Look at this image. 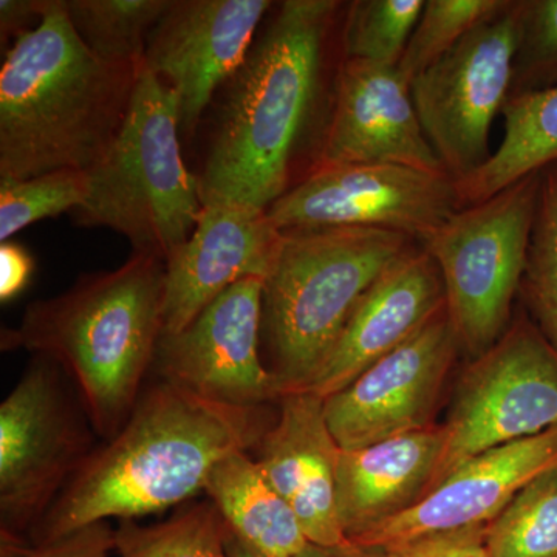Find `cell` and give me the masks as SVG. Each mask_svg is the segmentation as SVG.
<instances>
[{"instance_id": "cell-1", "label": "cell", "mask_w": 557, "mask_h": 557, "mask_svg": "<svg viewBox=\"0 0 557 557\" xmlns=\"http://www.w3.org/2000/svg\"><path fill=\"white\" fill-rule=\"evenodd\" d=\"M273 421L269 406L225 405L159 379L119 434L91 450L27 539L53 541L91 523L188 504L222 458L252 453Z\"/></svg>"}, {"instance_id": "cell-2", "label": "cell", "mask_w": 557, "mask_h": 557, "mask_svg": "<svg viewBox=\"0 0 557 557\" xmlns=\"http://www.w3.org/2000/svg\"><path fill=\"white\" fill-rule=\"evenodd\" d=\"M339 2L285 0L223 86L200 196L267 211L288 190L299 139L321 89L327 32Z\"/></svg>"}, {"instance_id": "cell-3", "label": "cell", "mask_w": 557, "mask_h": 557, "mask_svg": "<svg viewBox=\"0 0 557 557\" xmlns=\"http://www.w3.org/2000/svg\"><path fill=\"white\" fill-rule=\"evenodd\" d=\"M143 67L101 60L64 0H51L0 67V178L94 170L119 137Z\"/></svg>"}, {"instance_id": "cell-4", "label": "cell", "mask_w": 557, "mask_h": 557, "mask_svg": "<svg viewBox=\"0 0 557 557\" xmlns=\"http://www.w3.org/2000/svg\"><path fill=\"white\" fill-rule=\"evenodd\" d=\"M164 271L163 259L132 251L120 269L83 274L67 292L35 300L0 335L2 351L27 350L60 366L101 442L127 423L153 370Z\"/></svg>"}, {"instance_id": "cell-5", "label": "cell", "mask_w": 557, "mask_h": 557, "mask_svg": "<svg viewBox=\"0 0 557 557\" xmlns=\"http://www.w3.org/2000/svg\"><path fill=\"white\" fill-rule=\"evenodd\" d=\"M282 233L263 278L262 344L284 397L313 387L366 293L416 239L376 228Z\"/></svg>"}, {"instance_id": "cell-6", "label": "cell", "mask_w": 557, "mask_h": 557, "mask_svg": "<svg viewBox=\"0 0 557 557\" xmlns=\"http://www.w3.org/2000/svg\"><path fill=\"white\" fill-rule=\"evenodd\" d=\"M180 135L174 91L143 67L119 137L87 172V199L72 212L76 225L115 231L132 251L166 260L203 211L199 175L183 160Z\"/></svg>"}, {"instance_id": "cell-7", "label": "cell", "mask_w": 557, "mask_h": 557, "mask_svg": "<svg viewBox=\"0 0 557 557\" xmlns=\"http://www.w3.org/2000/svg\"><path fill=\"white\" fill-rule=\"evenodd\" d=\"M542 171L458 209L420 240L437 263L461 354L479 358L505 335L525 274Z\"/></svg>"}, {"instance_id": "cell-8", "label": "cell", "mask_w": 557, "mask_h": 557, "mask_svg": "<svg viewBox=\"0 0 557 557\" xmlns=\"http://www.w3.org/2000/svg\"><path fill=\"white\" fill-rule=\"evenodd\" d=\"M67 383L57 362L33 355L0 405V536L27 539L98 446Z\"/></svg>"}, {"instance_id": "cell-9", "label": "cell", "mask_w": 557, "mask_h": 557, "mask_svg": "<svg viewBox=\"0 0 557 557\" xmlns=\"http://www.w3.org/2000/svg\"><path fill=\"white\" fill-rule=\"evenodd\" d=\"M557 428V351L527 313L461 373L431 493L485 450ZM428 493V494H429Z\"/></svg>"}, {"instance_id": "cell-10", "label": "cell", "mask_w": 557, "mask_h": 557, "mask_svg": "<svg viewBox=\"0 0 557 557\" xmlns=\"http://www.w3.org/2000/svg\"><path fill=\"white\" fill-rule=\"evenodd\" d=\"M519 0L479 25L410 84L429 145L460 182L485 166L494 120L511 95Z\"/></svg>"}, {"instance_id": "cell-11", "label": "cell", "mask_w": 557, "mask_h": 557, "mask_svg": "<svg viewBox=\"0 0 557 557\" xmlns=\"http://www.w3.org/2000/svg\"><path fill=\"white\" fill-rule=\"evenodd\" d=\"M463 208L456 180L399 164L314 168L269 209L277 230L376 228L420 242Z\"/></svg>"}, {"instance_id": "cell-12", "label": "cell", "mask_w": 557, "mask_h": 557, "mask_svg": "<svg viewBox=\"0 0 557 557\" xmlns=\"http://www.w3.org/2000/svg\"><path fill=\"white\" fill-rule=\"evenodd\" d=\"M262 277L242 278L188 327L163 333L153 373L212 401L265 408L282 398L263 362Z\"/></svg>"}, {"instance_id": "cell-13", "label": "cell", "mask_w": 557, "mask_h": 557, "mask_svg": "<svg viewBox=\"0 0 557 557\" xmlns=\"http://www.w3.org/2000/svg\"><path fill=\"white\" fill-rule=\"evenodd\" d=\"M446 309L338 394L324 399L330 432L343 450L435 426L443 387L457 355Z\"/></svg>"}, {"instance_id": "cell-14", "label": "cell", "mask_w": 557, "mask_h": 557, "mask_svg": "<svg viewBox=\"0 0 557 557\" xmlns=\"http://www.w3.org/2000/svg\"><path fill=\"white\" fill-rule=\"evenodd\" d=\"M270 0H172L150 33L145 67L178 102L180 134L194 137L220 87L244 64Z\"/></svg>"}, {"instance_id": "cell-15", "label": "cell", "mask_w": 557, "mask_h": 557, "mask_svg": "<svg viewBox=\"0 0 557 557\" xmlns=\"http://www.w3.org/2000/svg\"><path fill=\"white\" fill-rule=\"evenodd\" d=\"M376 163L446 172L429 145L398 65L346 58L335 79L317 168Z\"/></svg>"}, {"instance_id": "cell-16", "label": "cell", "mask_w": 557, "mask_h": 557, "mask_svg": "<svg viewBox=\"0 0 557 557\" xmlns=\"http://www.w3.org/2000/svg\"><path fill=\"white\" fill-rule=\"evenodd\" d=\"M556 467L557 428L485 450L454 469L416 507L350 542L387 548L429 534L487 527L523 486Z\"/></svg>"}, {"instance_id": "cell-17", "label": "cell", "mask_w": 557, "mask_h": 557, "mask_svg": "<svg viewBox=\"0 0 557 557\" xmlns=\"http://www.w3.org/2000/svg\"><path fill=\"white\" fill-rule=\"evenodd\" d=\"M282 237L267 211L233 205L203 207L189 239L164 260L163 333L188 327L242 278H265Z\"/></svg>"}, {"instance_id": "cell-18", "label": "cell", "mask_w": 557, "mask_h": 557, "mask_svg": "<svg viewBox=\"0 0 557 557\" xmlns=\"http://www.w3.org/2000/svg\"><path fill=\"white\" fill-rule=\"evenodd\" d=\"M277 405V417L252 450L256 461L298 516L310 544H347L336 511L341 448L325 420L324 399L298 392Z\"/></svg>"}, {"instance_id": "cell-19", "label": "cell", "mask_w": 557, "mask_h": 557, "mask_svg": "<svg viewBox=\"0 0 557 557\" xmlns=\"http://www.w3.org/2000/svg\"><path fill=\"white\" fill-rule=\"evenodd\" d=\"M445 309L437 263L410 248L366 293L309 392L322 399L338 394Z\"/></svg>"}, {"instance_id": "cell-20", "label": "cell", "mask_w": 557, "mask_h": 557, "mask_svg": "<svg viewBox=\"0 0 557 557\" xmlns=\"http://www.w3.org/2000/svg\"><path fill=\"white\" fill-rule=\"evenodd\" d=\"M442 426L410 432L366 448L341 449L336 511L347 541L416 507L437 472Z\"/></svg>"}, {"instance_id": "cell-21", "label": "cell", "mask_w": 557, "mask_h": 557, "mask_svg": "<svg viewBox=\"0 0 557 557\" xmlns=\"http://www.w3.org/2000/svg\"><path fill=\"white\" fill-rule=\"evenodd\" d=\"M203 491L230 533L259 555L296 557L310 544L298 516L248 450L222 458L209 472Z\"/></svg>"}, {"instance_id": "cell-22", "label": "cell", "mask_w": 557, "mask_h": 557, "mask_svg": "<svg viewBox=\"0 0 557 557\" xmlns=\"http://www.w3.org/2000/svg\"><path fill=\"white\" fill-rule=\"evenodd\" d=\"M502 115L505 137L490 161L456 182L463 208L491 199L557 161V87L509 97Z\"/></svg>"}, {"instance_id": "cell-23", "label": "cell", "mask_w": 557, "mask_h": 557, "mask_svg": "<svg viewBox=\"0 0 557 557\" xmlns=\"http://www.w3.org/2000/svg\"><path fill=\"white\" fill-rule=\"evenodd\" d=\"M172 0H64L81 39L101 60L145 64L150 33Z\"/></svg>"}, {"instance_id": "cell-24", "label": "cell", "mask_w": 557, "mask_h": 557, "mask_svg": "<svg viewBox=\"0 0 557 557\" xmlns=\"http://www.w3.org/2000/svg\"><path fill=\"white\" fill-rule=\"evenodd\" d=\"M116 557H231L228 527L211 500L188 502L163 522L120 520Z\"/></svg>"}, {"instance_id": "cell-25", "label": "cell", "mask_w": 557, "mask_h": 557, "mask_svg": "<svg viewBox=\"0 0 557 557\" xmlns=\"http://www.w3.org/2000/svg\"><path fill=\"white\" fill-rule=\"evenodd\" d=\"M490 557H557V467L531 480L486 527Z\"/></svg>"}, {"instance_id": "cell-26", "label": "cell", "mask_w": 557, "mask_h": 557, "mask_svg": "<svg viewBox=\"0 0 557 557\" xmlns=\"http://www.w3.org/2000/svg\"><path fill=\"white\" fill-rule=\"evenodd\" d=\"M519 295L528 318L557 351V161L542 171L536 222Z\"/></svg>"}, {"instance_id": "cell-27", "label": "cell", "mask_w": 557, "mask_h": 557, "mask_svg": "<svg viewBox=\"0 0 557 557\" xmlns=\"http://www.w3.org/2000/svg\"><path fill=\"white\" fill-rule=\"evenodd\" d=\"M508 5L509 0H428L398 64L403 78L412 84L465 36Z\"/></svg>"}, {"instance_id": "cell-28", "label": "cell", "mask_w": 557, "mask_h": 557, "mask_svg": "<svg viewBox=\"0 0 557 557\" xmlns=\"http://www.w3.org/2000/svg\"><path fill=\"white\" fill-rule=\"evenodd\" d=\"M424 0H357L344 28L348 60L398 65L424 9Z\"/></svg>"}, {"instance_id": "cell-29", "label": "cell", "mask_w": 557, "mask_h": 557, "mask_svg": "<svg viewBox=\"0 0 557 557\" xmlns=\"http://www.w3.org/2000/svg\"><path fill=\"white\" fill-rule=\"evenodd\" d=\"M87 199V172L54 171L38 177L0 178V240L39 220L76 211Z\"/></svg>"}, {"instance_id": "cell-30", "label": "cell", "mask_w": 557, "mask_h": 557, "mask_svg": "<svg viewBox=\"0 0 557 557\" xmlns=\"http://www.w3.org/2000/svg\"><path fill=\"white\" fill-rule=\"evenodd\" d=\"M557 87V0H519L511 95Z\"/></svg>"}, {"instance_id": "cell-31", "label": "cell", "mask_w": 557, "mask_h": 557, "mask_svg": "<svg viewBox=\"0 0 557 557\" xmlns=\"http://www.w3.org/2000/svg\"><path fill=\"white\" fill-rule=\"evenodd\" d=\"M115 528L108 520L79 528L53 541L0 536V557H112Z\"/></svg>"}, {"instance_id": "cell-32", "label": "cell", "mask_w": 557, "mask_h": 557, "mask_svg": "<svg viewBox=\"0 0 557 557\" xmlns=\"http://www.w3.org/2000/svg\"><path fill=\"white\" fill-rule=\"evenodd\" d=\"M384 549L388 557H490L486 527L429 534Z\"/></svg>"}, {"instance_id": "cell-33", "label": "cell", "mask_w": 557, "mask_h": 557, "mask_svg": "<svg viewBox=\"0 0 557 557\" xmlns=\"http://www.w3.org/2000/svg\"><path fill=\"white\" fill-rule=\"evenodd\" d=\"M35 273V260L28 249L17 242L0 245V300L2 304L16 299L30 285Z\"/></svg>"}, {"instance_id": "cell-34", "label": "cell", "mask_w": 557, "mask_h": 557, "mask_svg": "<svg viewBox=\"0 0 557 557\" xmlns=\"http://www.w3.org/2000/svg\"><path fill=\"white\" fill-rule=\"evenodd\" d=\"M50 5L51 0H2L0 2L2 46L38 27Z\"/></svg>"}, {"instance_id": "cell-35", "label": "cell", "mask_w": 557, "mask_h": 557, "mask_svg": "<svg viewBox=\"0 0 557 557\" xmlns=\"http://www.w3.org/2000/svg\"><path fill=\"white\" fill-rule=\"evenodd\" d=\"M296 557H388L386 549L380 547H366V545L347 544L336 547H321V545H307L302 553Z\"/></svg>"}, {"instance_id": "cell-36", "label": "cell", "mask_w": 557, "mask_h": 557, "mask_svg": "<svg viewBox=\"0 0 557 557\" xmlns=\"http://www.w3.org/2000/svg\"><path fill=\"white\" fill-rule=\"evenodd\" d=\"M228 552L231 557H263L256 553L255 549L247 547L244 542L230 533L228 530Z\"/></svg>"}]
</instances>
